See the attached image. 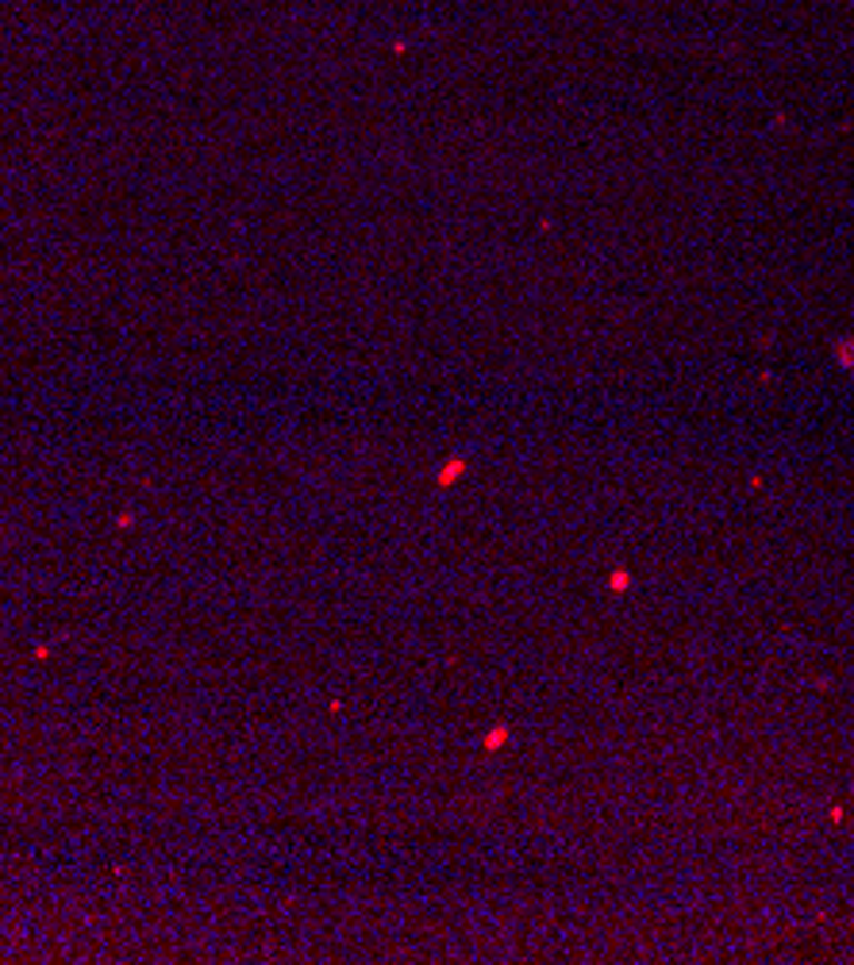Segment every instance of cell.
Wrapping results in <instances>:
<instances>
[{
	"label": "cell",
	"mask_w": 854,
	"mask_h": 965,
	"mask_svg": "<svg viewBox=\"0 0 854 965\" xmlns=\"http://www.w3.org/2000/svg\"><path fill=\"white\" fill-rule=\"evenodd\" d=\"M505 738H508V732L500 727V732H493L489 738H485V746H489V750H497V746H505Z\"/></svg>",
	"instance_id": "2"
},
{
	"label": "cell",
	"mask_w": 854,
	"mask_h": 965,
	"mask_svg": "<svg viewBox=\"0 0 854 965\" xmlns=\"http://www.w3.org/2000/svg\"><path fill=\"white\" fill-rule=\"evenodd\" d=\"M627 585H632V574H627V569H616V574L608 577V589L613 593H627Z\"/></svg>",
	"instance_id": "1"
}]
</instances>
